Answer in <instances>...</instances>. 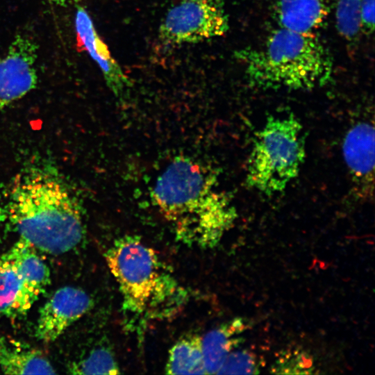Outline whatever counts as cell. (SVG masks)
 <instances>
[{
  "mask_svg": "<svg viewBox=\"0 0 375 375\" xmlns=\"http://www.w3.org/2000/svg\"><path fill=\"white\" fill-rule=\"evenodd\" d=\"M151 197L176 238L190 247H215L238 216L217 176L186 156L175 158L159 174Z\"/></svg>",
  "mask_w": 375,
  "mask_h": 375,
  "instance_id": "cell-1",
  "label": "cell"
},
{
  "mask_svg": "<svg viewBox=\"0 0 375 375\" xmlns=\"http://www.w3.org/2000/svg\"><path fill=\"white\" fill-rule=\"evenodd\" d=\"M3 221L19 238L51 254L76 247L85 232L77 199L57 176L39 169L15 180Z\"/></svg>",
  "mask_w": 375,
  "mask_h": 375,
  "instance_id": "cell-2",
  "label": "cell"
},
{
  "mask_svg": "<svg viewBox=\"0 0 375 375\" xmlns=\"http://www.w3.org/2000/svg\"><path fill=\"white\" fill-rule=\"evenodd\" d=\"M118 284L124 313L142 324L174 315L187 292L156 252L136 235L116 239L105 253Z\"/></svg>",
  "mask_w": 375,
  "mask_h": 375,
  "instance_id": "cell-3",
  "label": "cell"
},
{
  "mask_svg": "<svg viewBox=\"0 0 375 375\" xmlns=\"http://www.w3.org/2000/svg\"><path fill=\"white\" fill-rule=\"evenodd\" d=\"M249 83L262 90H308L331 81L333 63L327 48L314 33L279 27L260 47L236 53Z\"/></svg>",
  "mask_w": 375,
  "mask_h": 375,
  "instance_id": "cell-4",
  "label": "cell"
},
{
  "mask_svg": "<svg viewBox=\"0 0 375 375\" xmlns=\"http://www.w3.org/2000/svg\"><path fill=\"white\" fill-rule=\"evenodd\" d=\"M306 158L303 126L292 113L270 114L255 133L246 183L271 196L283 192L299 174Z\"/></svg>",
  "mask_w": 375,
  "mask_h": 375,
  "instance_id": "cell-5",
  "label": "cell"
},
{
  "mask_svg": "<svg viewBox=\"0 0 375 375\" xmlns=\"http://www.w3.org/2000/svg\"><path fill=\"white\" fill-rule=\"evenodd\" d=\"M228 29L223 0H181L165 14L158 36L165 44L181 45L224 35Z\"/></svg>",
  "mask_w": 375,
  "mask_h": 375,
  "instance_id": "cell-6",
  "label": "cell"
},
{
  "mask_svg": "<svg viewBox=\"0 0 375 375\" xmlns=\"http://www.w3.org/2000/svg\"><path fill=\"white\" fill-rule=\"evenodd\" d=\"M38 53L36 42L31 36L19 33L0 57V109L36 88Z\"/></svg>",
  "mask_w": 375,
  "mask_h": 375,
  "instance_id": "cell-7",
  "label": "cell"
},
{
  "mask_svg": "<svg viewBox=\"0 0 375 375\" xmlns=\"http://www.w3.org/2000/svg\"><path fill=\"white\" fill-rule=\"evenodd\" d=\"M92 305V299L82 289L72 286L58 289L40 310L36 337L46 342L56 340Z\"/></svg>",
  "mask_w": 375,
  "mask_h": 375,
  "instance_id": "cell-8",
  "label": "cell"
},
{
  "mask_svg": "<svg viewBox=\"0 0 375 375\" xmlns=\"http://www.w3.org/2000/svg\"><path fill=\"white\" fill-rule=\"evenodd\" d=\"M374 130L368 117L356 119L349 128L342 144L343 157L354 190L362 197L373 192Z\"/></svg>",
  "mask_w": 375,
  "mask_h": 375,
  "instance_id": "cell-9",
  "label": "cell"
},
{
  "mask_svg": "<svg viewBox=\"0 0 375 375\" xmlns=\"http://www.w3.org/2000/svg\"><path fill=\"white\" fill-rule=\"evenodd\" d=\"M75 28L77 47L90 55L101 69L108 88L115 97L123 101L131 82L99 35L88 11L81 6H77Z\"/></svg>",
  "mask_w": 375,
  "mask_h": 375,
  "instance_id": "cell-10",
  "label": "cell"
},
{
  "mask_svg": "<svg viewBox=\"0 0 375 375\" xmlns=\"http://www.w3.org/2000/svg\"><path fill=\"white\" fill-rule=\"evenodd\" d=\"M39 295L24 281L6 256H0V313L11 319L24 316Z\"/></svg>",
  "mask_w": 375,
  "mask_h": 375,
  "instance_id": "cell-11",
  "label": "cell"
},
{
  "mask_svg": "<svg viewBox=\"0 0 375 375\" xmlns=\"http://www.w3.org/2000/svg\"><path fill=\"white\" fill-rule=\"evenodd\" d=\"M328 13V0H278L275 6L278 26L301 33H313Z\"/></svg>",
  "mask_w": 375,
  "mask_h": 375,
  "instance_id": "cell-12",
  "label": "cell"
},
{
  "mask_svg": "<svg viewBox=\"0 0 375 375\" xmlns=\"http://www.w3.org/2000/svg\"><path fill=\"white\" fill-rule=\"evenodd\" d=\"M0 369L8 374H53V367L39 350L8 338H0Z\"/></svg>",
  "mask_w": 375,
  "mask_h": 375,
  "instance_id": "cell-13",
  "label": "cell"
},
{
  "mask_svg": "<svg viewBox=\"0 0 375 375\" xmlns=\"http://www.w3.org/2000/svg\"><path fill=\"white\" fill-rule=\"evenodd\" d=\"M242 318L231 320L210 331L201 338L202 351L207 374H217L240 335L248 327Z\"/></svg>",
  "mask_w": 375,
  "mask_h": 375,
  "instance_id": "cell-14",
  "label": "cell"
},
{
  "mask_svg": "<svg viewBox=\"0 0 375 375\" xmlns=\"http://www.w3.org/2000/svg\"><path fill=\"white\" fill-rule=\"evenodd\" d=\"M36 249L19 238L5 253L25 283L40 295L50 284L51 278L49 269Z\"/></svg>",
  "mask_w": 375,
  "mask_h": 375,
  "instance_id": "cell-15",
  "label": "cell"
},
{
  "mask_svg": "<svg viewBox=\"0 0 375 375\" xmlns=\"http://www.w3.org/2000/svg\"><path fill=\"white\" fill-rule=\"evenodd\" d=\"M165 372L169 374H207L201 337L191 334L177 341L169 350Z\"/></svg>",
  "mask_w": 375,
  "mask_h": 375,
  "instance_id": "cell-16",
  "label": "cell"
},
{
  "mask_svg": "<svg viewBox=\"0 0 375 375\" xmlns=\"http://www.w3.org/2000/svg\"><path fill=\"white\" fill-rule=\"evenodd\" d=\"M69 372L74 374H117L119 368L113 353L107 347L92 350L85 358L72 364Z\"/></svg>",
  "mask_w": 375,
  "mask_h": 375,
  "instance_id": "cell-17",
  "label": "cell"
},
{
  "mask_svg": "<svg viewBox=\"0 0 375 375\" xmlns=\"http://www.w3.org/2000/svg\"><path fill=\"white\" fill-rule=\"evenodd\" d=\"M360 3L361 0H337L336 27L347 40L353 41L362 33Z\"/></svg>",
  "mask_w": 375,
  "mask_h": 375,
  "instance_id": "cell-18",
  "label": "cell"
},
{
  "mask_svg": "<svg viewBox=\"0 0 375 375\" xmlns=\"http://www.w3.org/2000/svg\"><path fill=\"white\" fill-rule=\"evenodd\" d=\"M312 362L303 352L288 351L278 358L272 370L276 374H312Z\"/></svg>",
  "mask_w": 375,
  "mask_h": 375,
  "instance_id": "cell-19",
  "label": "cell"
},
{
  "mask_svg": "<svg viewBox=\"0 0 375 375\" xmlns=\"http://www.w3.org/2000/svg\"><path fill=\"white\" fill-rule=\"evenodd\" d=\"M258 372L256 362L253 356L247 351H238L231 352L217 374H252Z\"/></svg>",
  "mask_w": 375,
  "mask_h": 375,
  "instance_id": "cell-20",
  "label": "cell"
},
{
  "mask_svg": "<svg viewBox=\"0 0 375 375\" xmlns=\"http://www.w3.org/2000/svg\"><path fill=\"white\" fill-rule=\"evenodd\" d=\"M360 20L362 33L371 34L374 29V0H361Z\"/></svg>",
  "mask_w": 375,
  "mask_h": 375,
  "instance_id": "cell-21",
  "label": "cell"
},
{
  "mask_svg": "<svg viewBox=\"0 0 375 375\" xmlns=\"http://www.w3.org/2000/svg\"><path fill=\"white\" fill-rule=\"evenodd\" d=\"M51 3L60 6H67L72 3H77L78 0H47Z\"/></svg>",
  "mask_w": 375,
  "mask_h": 375,
  "instance_id": "cell-22",
  "label": "cell"
}]
</instances>
